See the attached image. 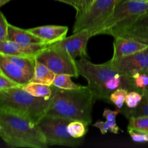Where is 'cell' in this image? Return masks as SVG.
<instances>
[{
  "mask_svg": "<svg viewBox=\"0 0 148 148\" xmlns=\"http://www.w3.org/2000/svg\"><path fill=\"white\" fill-rule=\"evenodd\" d=\"M50 103L46 116L80 121L87 125L92 123L93 94L88 86L75 90H64L51 85Z\"/></svg>",
  "mask_w": 148,
  "mask_h": 148,
  "instance_id": "6da1fadb",
  "label": "cell"
},
{
  "mask_svg": "<svg viewBox=\"0 0 148 148\" xmlns=\"http://www.w3.org/2000/svg\"><path fill=\"white\" fill-rule=\"evenodd\" d=\"M0 137L12 147L46 148L44 136L37 125L20 114L0 108Z\"/></svg>",
  "mask_w": 148,
  "mask_h": 148,
  "instance_id": "7a4b0ae2",
  "label": "cell"
},
{
  "mask_svg": "<svg viewBox=\"0 0 148 148\" xmlns=\"http://www.w3.org/2000/svg\"><path fill=\"white\" fill-rule=\"evenodd\" d=\"M50 99L37 98L21 86L0 90V108L11 110L36 125L46 116Z\"/></svg>",
  "mask_w": 148,
  "mask_h": 148,
  "instance_id": "3957f363",
  "label": "cell"
},
{
  "mask_svg": "<svg viewBox=\"0 0 148 148\" xmlns=\"http://www.w3.org/2000/svg\"><path fill=\"white\" fill-rule=\"evenodd\" d=\"M75 62L79 75L87 79L88 88L92 91L95 101H109L110 95L106 89V84L116 75L121 74L116 69L111 60L96 64L88 61L86 58H81Z\"/></svg>",
  "mask_w": 148,
  "mask_h": 148,
  "instance_id": "277c9868",
  "label": "cell"
},
{
  "mask_svg": "<svg viewBox=\"0 0 148 148\" xmlns=\"http://www.w3.org/2000/svg\"><path fill=\"white\" fill-rule=\"evenodd\" d=\"M148 11V0H121L102 25L97 35L128 25L134 19Z\"/></svg>",
  "mask_w": 148,
  "mask_h": 148,
  "instance_id": "5b68a950",
  "label": "cell"
},
{
  "mask_svg": "<svg viewBox=\"0 0 148 148\" xmlns=\"http://www.w3.org/2000/svg\"><path fill=\"white\" fill-rule=\"evenodd\" d=\"M121 0H96L89 10L79 18L75 20L73 33L88 29L92 36L97 33L104 22L113 12Z\"/></svg>",
  "mask_w": 148,
  "mask_h": 148,
  "instance_id": "8992f818",
  "label": "cell"
},
{
  "mask_svg": "<svg viewBox=\"0 0 148 148\" xmlns=\"http://www.w3.org/2000/svg\"><path fill=\"white\" fill-rule=\"evenodd\" d=\"M70 121L59 117L45 116L36 125L44 136L49 146L77 147L82 144V141L80 139L73 138L69 134L67 125Z\"/></svg>",
  "mask_w": 148,
  "mask_h": 148,
  "instance_id": "52a82bcc",
  "label": "cell"
},
{
  "mask_svg": "<svg viewBox=\"0 0 148 148\" xmlns=\"http://www.w3.org/2000/svg\"><path fill=\"white\" fill-rule=\"evenodd\" d=\"M36 59L47 66L56 75L66 74L74 77H78L79 75L76 66V60L71 59L53 43L49 44L36 56Z\"/></svg>",
  "mask_w": 148,
  "mask_h": 148,
  "instance_id": "ba28073f",
  "label": "cell"
},
{
  "mask_svg": "<svg viewBox=\"0 0 148 148\" xmlns=\"http://www.w3.org/2000/svg\"><path fill=\"white\" fill-rule=\"evenodd\" d=\"M91 37L92 35L89 30L84 29L73 33L72 36L53 43V44L74 60H76L77 57L88 59L87 46Z\"/></svg>",
  "mask_w": 148,
  "mask_h": 148,
  "instance_id": "9c48e42d",
  "label": "cell"
},
{
  "mask_svg": "<svg viewBox=\"0 0 148 148\" xmlns=\"http://www.w3.org/2000/svg\"><path fill=\"white\" fill-rule=\"evenodd\" d=\"M111 60L122 75L132 77L136 73L148 74V46L129 56Z\"/></svg>",
  "mask_w": 148,
  "mask_h": 148,
  "instance_id": "30bf717a",
  "label": "cell"
},
{
  "mask_svg": "<svg viewBox=\"0 0 148 148\" xmlns=\"http://www.w3.org/2000/svg\"><path fill=\"white\" fill-rule=\"evenodd\" d=\"M106 35L132 38L148 45V11L134 19L128 25L108 32Z\"/></svg>",
  "mask_w": 148,
  "mask_h": 148,
  "instance_id": "8fae6325",
  "label": "cell"
},
{
  "mask_svg": "<svg viewBox=\"0 0 148 148\" xmlns=\"http://www.w3.org/2000/svg\"><path fill=\"white\" fill-rule=\"evenodd\" d=\"M49 43H38L23 46L10 40L0 41V53L8 56H30L36 59V56L49 46Z\"/></svg>",
  "mask_w": 148,
  "mask_h": 148,
  "instance_id": "7c38bea8",
  "label": "cell"
},
{
  "mask_svg": "<svg viewBox=\"0 0 148 148\" xmlns=\"http://www.w3.org/2000/svg\"><path fill=\"white\" fill-rule=\"evenodd\" d=\"M0 70L3 75L21 87L30 82L33 77L12 62L3 53H0Z\"/></svg>",
  "mask_w": 148,
  "mask_h": 148,
  "instance_id": "4fadbf2b",
  "label": "cell"
},
{
  "mask_svg": "<svg viewBox=\"0 0 148 148\" xmlns=\"http://www.w3.org/2000/svg\"><path fill=\"white\" fill-rule=\"evenodd\" d=\"M114 53L111 58L112 59L129 56L143 50L148 46L146 43L132 38L123 37H114Z\"/></svg>",
  "mask_w": 148,
  "mask_h": 148,
  "instance_id": "5bb4252c",
  "label": "cell"
},
{
  "mask_svg": "<svg viewBox=\"0 0 148 148\" xmlns=\"http://www.w3.org/2000/svg\"><path fill=\"white\" fill-rule=\"evenodd\" d=\"M31 33L41 38L45 43H51L62 40L66 38L69 28L63 25H43L28 29Z\"/></svg>",
  "mask_w": 148,
  "mask_h": 148,
  "instance_id": "9a60e30c",
  "label": "cell"
},
{
  "mask_svg": "<svg viewBox=\"0 0 148 148\" xmlns=\"http://www.w3.org/2000/svg\"><path fill=\"white\" fill-rule=\"evenodd\" d=\"M7 40H12L23 46H28L38 43H46L41 38L36 36L29 30L20 28L9 24Z\"/></svg>",
  "mask_w": 148,
  "mask_h": 148,
  "instance_id": "2e32d148",
  "label": "cell"
},
{
  "mask_svg": "<svg viewBox=\"0 0 148 148\" xmlns=\"http://www.w3.org/2000/svg\"><path fill=\"white\" fill-rule=\"evenodd\" d=\"M120 114V109L116 111L105 108L103 113V116L106 119L105 121H97L92 126L96 128H98L102 134H105L108 132L118 134L119 132V127L116 124V116Z\"/></svg>",
  "mask_w": 148,
  "mask_h": 148,
  "instance_id": "e0dca14e",
  "label": "cell"
},
{
  "mask_svg": "<svg viewBox=\"0 0 148 148\" xmlns=\"http://www.w3.org/2000/svg\"><path fill=\"white\" fill-rule=\"evenodd\" d=\"M55 75L56 74L52 72L47 66L36 59L34 72L30 82L51 85Z\"/></svg>",
  "mask_w": 148,
  "mask_h": 148,
  "instance_id": "ac0fdd59",
  "label": "cell"
},
{
  "mask_svg": "<svg viewBox=\"0 0 148 148\" xmlns=\"http://www.w3.org/2000/svg\"><path fill=\"white\" fill-rule=\"evenodd\" d=\"M142 93L143 99L135 108H128L126 107L120 109V113L128 119L132 117L148 116V89L143 90Z\"/></svg>",
  "mask_w": 148,
  "mask_h": 148,
  "instance_id": "d6986e66",
  "label": "cell"
},
{
  "mask_svg": "<svg viewBox=\"0 0 148 148\" xmlns=\"http://www.w3.org/2000/svg\"><path fill=\"white\" fill-rule=\"evenodd\" d=\"M22 88L29 94L35 97H37V98L50 99L51 96L52 90L51 85L30 82L26 85L22 86Z\"/></svg>",
  "mask_w": 148,
  "mask_h": 148,
  "instance_id": "ffe728a7",
  "label": "cell"
},
{
  "mask_svg": "<svg viewBox=\"0 0 148 148\" xmlns=\"http://www.w3.org/2000/svg\"><path fill=\"white\" fill-rule=\"evenodd\" d=\"M9 59L15 64L16 65L23 69L25 72H28L31 75H33L36 64V59L30 56H8L6 55Z\"/></svg>",
  "mask_w": 148,
  "mask_h": 148,
  "instance_id": "44dd1931",
  "label": "cell"
},
{
  "mask_svg": "<svg viewBox=\"0 0 148 148\" xmlns=\"http://www.w3.org/2000/svg\"><path fill=\"white\" fill-rule=\"evenodd\" d=\"M72 77L66 74H56L53 79L52 85L64 90H75L82 88V85L75 83L72 80Z\"/></svg>",
  "mask_w": 148,
  "mask_h": 148,
  "instance_id": "7402d4cb",
  "label": "cell"
},
{
  "mask_svg": "<svg viewBox=\"0 0 148 148\" xmlns=\"http://www.w3.org/2000/svg\"><path fill=\"white\" fill-rule=\"evenodd\" d=\"M88 126L80 121H71L67 125V132L75 139H82L88 131Z\"/></svg>",
  "mask_w": 148,
  "mask_h": 148,
  "instance_id": "603a6c76",
  "label": "cell"
},
{
  "mask_svg": "<svg viewBox=\"0 0 148 148\" xmlns=\"http://www.w3.org/2000/svg\"><path fill=\"white\" fill-rule=\"evenodd\" d=\"M128 92L129 91L124 88H118L114 92H111V95H110V103H112L119 109H121L123 108L124 104L125 103L126 96H127Z\"/></svg>",
  "mask_w": 148,
  "mask_h": 148,
  "instance_id": "cb8c5ba5",
  "label": "cell"
},
{
  "mask_svg": "<svg viewBox=\"0 0 148 148\" xmlns=\"http://www.w3.org/2000/svg\"><path fill=\"white\" fill-rule=\"evenodd\" d=\"M127 129H132L148 133V116L132 117L129 119Z\"/></svg>",
  "mask_w": 148,
  "mask_h": 148,
  "instance_id": "d4e9b609",
  "label": "cell"
},
{
  "mask_svg": "<svg viewBox=\"0 0 148 148\" xmlns=\"http://www.w3.org/2000/svg\"><path fill=\"white\" fill-rule=\"evenodd\" d=\"M133 86L136 91L142 92L148 87V74L136 73L132 76Z\"/></svg>",
  "mask_w": 148,
  "mask_h": 148,
  "instance_id": "484cf974",
  "label": "cell"
},
{
  "mask_svg": "<svg viewBox=\"0 0 148 148\" xmlns=\"http://www.w3.org/2000/svg\"><path fill=\"white\" fill-rule=\"evenodd\" d=\"M143 99V93L138 91H129L126 96V107L128 108H135Z\"/></svg>",
  "mask_w": 148,
  "mask_h": 148,
  "instance_id": "4316f807",
  "label": "cell"
},
{
  "mask_svg": "<svg viewBox=\"0 0 148 148\" xmlns=\"http://www.w3.org/2000/svg\"><path fill=\"white\" fill-rule=\"evenodd\" d=\"M128 133L131 137V139L135 143H148V133L143 131L132 130V129H127Z\"/></svg>",
  "mask_w": 148,
  "mask_h": 148,
  "instance_id": "83f0119b",
  "label": "cell"
},
{
  "mask_svg": "<svg viewBox=\"0 0 148 148\" xmlns=\"http://www.w3.org/2000/svg\"><path fill=\"white\" fill-rule=\"evenodd\" d=\"M9 23L5 16L0 11V41L7 40Z\"/></svg>",
  "mask_w": 148,
  "mask_h": 148,
  "instance_id": "f1b7e54d",
  "label": "cell"
},
{
  "mask_svg": "<svg viewBox=\"0 0 148 148\" xmlns=\"http://www.w3.org/2000/svg\"><path fill=\"white\" fill-rule=\"evenodd\" d=\"M92 5V0H80L79 1V10L76 12V19L82 17L90 7Z\"/></svg>",
  "mask_w": 148,
  "mask_h": 148,
  "instance_id": "f546056e",
  "label": "cell"
},
{
  "mask_svg": "<svg viewBox=\"0 0 148 148\" xmlns=\"http://www.w3.org/2000/svg\"><path fill=\"white\" fill-rule=\"evenodd\" d=\"M17 86H20V85H18L17 83L12 81L11 79L7 77L2 73H0V90L7 89V88H10Z\"/></svg>",
  "mask_w": 148,
  "mask_h": 148,
  "instance_id": "4dcf8cb0",
  "label": "cell"
},
{
  "mask_svg": "<svg viewBox=\"0 0 148 148\" xmlns=\"http://www.w3.org/2000/svg\"><path fill=\"white\" fill-rule=\"evenodd\" d=\"M56 1H61V2L65 3V4L72 6V7H74L76 10V12L79 10L80 0H56Z\"/></svg>",
  "mask_w": 148,
  "mask_h": 148,
  "instance_id": "1f68e13d",
  "label": "cell"
},
{
  "mask_svg": "<svg viewBox=\"0 0 148 148\" xmlns=\"http://www.w3.org/2000/svg\"><path fill=\"white\" fill-rule=\"evenodd\" d=\"M10 1H12V0H0V7H2L3 5L6 4L7 3L10 2Z\"/></svg>",
  "mask_w": 148,
  "mask_h": 148,
  "instance_id": "d6a6232c",
  "label": "cell"
},
{
  "mask_svg": "<svg viewBox=\"0 0 148 148\" xmlns=\"http://www.w3.org/2000/svg\"><path fill=\"white\" fill-rule=\"evenodd\" d=\"M95 1H96V0H92V3H93V2H95Z\"/></svg>",
  "mask_w": 148,
  "mask_h": 148,
  "instance_id": "836d02e7",
  "label": "cell"
},
{
  "mask_svg": "<svg viewBox=\"0 0 148 148\" xmlns=\"http://www.w3.org/2000/svg\"><path fill=\"white\" fill-rule=\"evenodd\" d=\"M0 73H1V70H0Z\"/></svg>",
  "mask_w": 148,
  "mask_h": 148,
  "instance_id": "e575fe53",
  "label": "cell"
},
{
  "mask_svg": "<svg viewBox=\"0 0 148 148\" xmlns=\"http://www.w3.org/2000/svg\"><path fill=\"white\" fill-rule=\"evenodd\" d=\"M146 89H148V87H147V88H146Z\"/></svg>",
  "mask_w": 148,
  "mask_h": 148,
  "instance_id": "d590c367",
  "label": "cell"
},
{
  "mask_svg": "<svg viewBox=\"0 0 148 148\" xmlns=\"http://www.w3.org/2000/svg\"><path fill=\"white\" fill-rule=\"evenodd\" d=\"M0 128H1V127H0Z\"/></svg>",
  "mask_w": 148,
  "mask_h": 148,
  "instance_id": "8d00e7d4",
  "label": "cell"
}]
</instances>
